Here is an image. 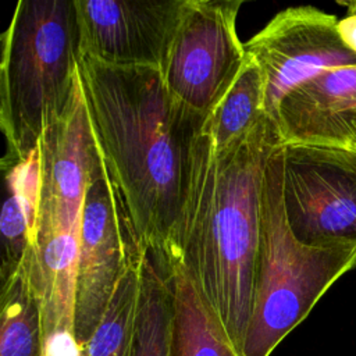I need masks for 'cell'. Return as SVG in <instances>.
<instances>
[{
	"label": "cell",
	"mask_w": 356,
	"mask_h": 356,
	"mask_svg": "<svg viewBox=\"0 0 356 356\" xmlns=\"http://www.w3.org/2000/svg\"><path fill=\"white\" fill-rule=\"evenodd\" d=\"M78 75L136 243L168 273L192 150L207 117L177 99L153 67L113 65L81 53Z\"/></svg>",
	"instance_id": "6da1fadb"
},
{
	"label": "cell",
	"mask_w": 356,
	"mask_h": 356,
	"mask_svg": "<svg viewBox=\"0 0 356 356\" xmlns=\"http://www.w3.org/2000/svg\"><path fill=\"white\" fill-rule=\"evenodd\" d=\"M281 143L267 115L221 150L202 131L175 232L172 266L188 271L241 356L253 312L266 167Z\"/></svg>",
	"instance_id": "7a4b0ae2"
},
{
	"label": "cell",
	"mask_w": 356,
	"mask_h": 356,
	"mask_svg": "<svg viewBox=\"0 0 356 356\" xmlns=\"http://www.w3.org/2000/svg\"><path fill=\"white\" fill-rule=\"evenodd\" d=\"M1 165L31 153L67 110L78 83L81 33L75 0H21L1 35Z\"/></svg>",
	"instance_id": "3957f363"
},
{
	"label": "cell",
	"mask_w": 356,
	"mask_h": 356,
	"mask_svg": "<svg viewBox=\"0 0 356 356\" xmlns=\"http://www.w3.org/2000/svg\"><path fill=\"white\" fill-rule=\"evenodd\" d=\"M284 145L267 163L252 318L243 356H270L345 273L356 267V246L316 248L292 234L282 196Z\"/></svg>",
	"instance_id": "277c9868"
},
{
	"label": "cell",
	"mask_w": 356,
	"mask_h": 356,
	"mask_svg": "<svg viewBox=\"0 0 356 356\" xmlns=\"http://www.w3.org/2000/svg\"><path fill=\"white\" fill-rule=\"evenodd\" d=\"M284 207L307 246H356V150L284 145Z\"/></svg>",
	"instance_id": "5b68a950"
},
{
	"label": "cell",
	"mask_w": 356,
	"mask_h": 356,
	"mask_svg": "<svg viewBox=\"0 0 356 356\" xmlns=\"http://www.w3.org/2000/svg\"><path fill=\"white\" fill-rule=\"evenodd\" d=\"M242 4V0H189L160 70L168 90L206 117L246 61L236 32Z\"/></svg>",
	"instance_id": "8992f818"
},
{
	"label": "cell",
	"mask_w": 356,
	"mask_h": 356,
	"mask_svg": "<svg viewBox=\"0 0 356 356\" xmlns=\"http://www.w3.org/2000/svg\"><path fill=\"white\" fill-rule=\"evenodd\" d=\"M121 195L102 159L90 181L81 216L75 334L88 342L125 270L142 257Z\"/></svg>",
	"instance_id": "52a82bcc"
},
{
	"label": "cell",
	"mask_w": 356,
	"mask_h": 356,
	"mask_svg": "<svg viewBox=\"0 0 356 356\" xmlns=\"http://www.w3.org/2000/svg\"><path fill=\"white\" fill-rule=\"evenodd\" d=\"M338 21L312 6L288 7L243 43L261 71L264 113L274 122L282 97L293 88L327 70L356 65V54L339 36Z\"/></svg>",
	"instance_id": "ba28073f"
},
{
	"label": "cell",
	"mask_w": 356,
	"mask_h": 356,
	"mask_svg": "<svg viewBox=\"0 0 356 356\" xmlns=\"http://www.w3.org/2000/svg\"><path fill=\"white\" fill-rule=\"evenodd\" d=\"M39 150L38 239L79 231L86 189L102 164L79 78L67 110L42 135Z\"/></svg>",
	"instance_id": "9c48e42d"
},
{
	"label": "cell",
	"mask_w": 356,
	"mask_h": 356,
	"mask_svg": "<svg viewBox=\"0 0 356 356\" xmlns=\"http://www.w3.org/2000/svg\"><path fill=\"white\" fill-rule=\"evenodd\" d=\"M189 0H75L81 53L121 67L161 70Z\"/></svg>",
	"instance_id": "30bf717a"
},
{
	"label": "cell",
	"mask_w": 356,
	"mask_h": 356,
	"mask_svg": "<svg viewBox=\"0 0 356 356\" xmlns=\"http://www.w3.org/2000/svg\"><path fill=\"white\" fill-rule=\"evenodd\" d=\"M282 145L356 150V65L327 70L288 92L277 110Z\"/></svg>",
	"instance_id": "8fae6325"
},
{
	"label": "cell",
	"mask_w": 356,
	"mask_h": 356,
	"mask_svg": "<svg viewBox=\"0 0 356 356\" xmlns=\"http://www.w3.org/2000/svg\"><path fill=\"white\" fill-rule=\"evenodd\" d=\"M6 200L1 209V280L17 271L35 249L40 221V150L3 167Z\"/></svg>",
	"instance_id": "7c38bea8"
},
{
	"label": "cell",
	"mask_w": 356,
	"mask_h": 356,
	"mask_svg": "<svg viewBox=\"0 0 356 356\" xmlns=\"http://www.w3.org/2000/svg\"><path fill=\"white\" fill-rule=\"evenodd\" d=\"M174 292L171 356H241L188 271L170 268Z\"/></svg>",
	"instance_id": "4fadbf2b"
},
{
	"label": "cell",
	"mask_w": 356,
	"mask_h": 356,
	"mask_svg": "<svg viewBox=\"0 0 356 356\" xmlns=\"http://www.w3.org/2000/svg\"><path fill=\"white\" fill-rule=\"evenodd\" d=\"M174 292L170 273L143 253L135 331L129 356H171Z\"/></svg>",
	"instance_id": "5bb4252c"
},
{
	"label": "cell",
	"mask_w": 356,
	"mask_h": 356,
	"mask_svg": "<svg viewBox=\"0 0 356 356\" xmlns=\"http://www.w3.org/2000/svg\"><path fill=\"white\" fill-rule=\"evenodd\" d=\"M264 115L263 75L256 61L246 54L239 75L207 115L203 132L214 149L221 150L248 134Z\"/></svg>",
	"instance_id": "9a60e30c"
},
{
	"label": "cell",
	"mask_w": 356,
	"mask_h": 356,
	"mask_svg": "<svg viewBox=\"0 0 356 356\" xmlns=\"http://www.w3.org/2000/svg\"><path fill=\"white\" fill-rule=\"evenodd\" d=\"M0 356H43L40 309L22 264L1 280Z\"/></svg>",
	"instance_id": "2e32d148"
},
{
	"label": "cell",
	"mask_w": 356,
	"mask_h": 356,
	"mask_svg": "<svg viewBox=\"0 0 356 356\" xmlns=\"http://www.w3.org/2000/svg\"><path fill=\"white\" fill-rule=\"evenodd\" d=\"M140 259L122 274L102 320L82 348L83 356H129L138 310Z\"/></svg>",
	"instance_id": "e0dca14e"
},
{
	"label": "cell",
	"mask_w": 356,
	"mask_h": 356,
	"mask_svg": "<svg viewBox=\"0 0 356 356\" xmlns=\"http://www.w3.org/2000/svg\"><path fill=\"white\" fill-rule=\"evenodd\" d=\"M338 32L345 46L356 54V15H346L339 19Z\"/></svg>",
	"instance_id": "ac0fdd59"
},
{
	"label": "cell",
	"mask_w": 356,
	"mask_h": 356,
	"mask_svg": "<svg viewBox=\"0 0 356 356\" xmlns=\"http://www.w3.org/2000/svg\"><path fill=\"white\" fill-rule=\"evenodd\" d=\"M341 6H345L348 10V15H356V0L350 1H338Z\"/></svg>",
	"instance_id": "d6986e66"
}]
</instances>
